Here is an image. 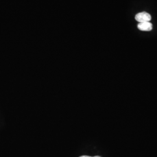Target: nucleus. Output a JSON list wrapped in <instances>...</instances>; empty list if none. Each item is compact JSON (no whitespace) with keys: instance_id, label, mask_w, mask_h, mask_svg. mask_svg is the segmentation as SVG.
Listing matches in <instances>:
<instances>
[{"instance_id":"1","label":"nucleus","mask_w":157,"mask_h":157,"mask_svg":"<svg viewBox=\"0 0 157 157\" xmlns=\"http://www.w3.org/2000/svg\"><path fill=\"white\" fill-rule=\"evenodd\" d=\"M135 19L138 22H147L151 21V17L147 12H143L137 13L135 17Z\"/></svg>"},{"instance_id":"3","label":"nucleus","mask_w":157,"mask_h":157,"mask_svg":"<svg viewBox=\"0 0 157 157\" xmlns=\"http://www.w3.org/2000/svg\"><path fill=\"white\" fill-rule=\"evenodd\" d=\"M79 157H101L100 156H95V157H90V156H87V155H82V156H80Z\"/></svg>"},{"instance_id":"2","label":"nucleus","mask_w":157,"mask_h":157,"mask_svg":"<svg viewBox=\"0 0 157 157\" xmlns=\"http://www.w3.org/2000/svg\"><path fill=\"white\" fill-rule=\"evenodd\" d=\"M137 28L141 31L149 32L152 29V25L150 22H147L139 23L137 25Z\"/></svg>"}]
</instances>
